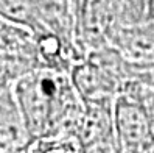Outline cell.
Here are the masks:
<instances>
[{"mask_svg": "<svg viewBox=\"0 0 154 153\" xmlns=\"http://www.w3.org/2000/svg\"><path fill=\"white\" fill-rule=\"evenodd\" d=\"M13 94L31 141L55 136L73 138L84 102L69 72L34 69L13 83Z\"/></svg>", "mask_w": 154, "mask_h": 153, "instance_id": "6da1fadb", "label": "cell"}, {"mask_svg": "<svg viewBox=\"0 0 154 153\" xmlns=\"http://www.w3.org/2000/svg\"><path fill=\"white\" fill-rule=\"evenodd\" d=\"M42 67L34 33L0 17V75L8 83Z\"/></svg>", "mask_w": 154, "mask_h": 153, "instance_id": "7a4b0ae2", "label": "cell"}, {"mask_svg": "<svg viewBox=\"0 0 154 153\" xmlns=\"http://www.w3.org/2000/svg\"><path fill=\"white\" fill-rule=\"evenodd\" d=\"M115 136L123 153H154V127L143 102L122 94L114 103Z\"/></svg>", "mask_w": 154, "mask_h": 153, "instance_id": "3957f363", "label": "cell"}, {"mask_svg": "<svg viewBox=\"0 0 154 153\" xmlns=\"http://www.w3.org/2000/svg\"><path fill=\"white\" fill-rule=\"evenodd\" d=\"M107 44L131 62L154 66V19L115 27Z\"/></svg>", "mask_w": 154, "mask_h": 153, "instance_id": "277c9868", "label": "cell"}, {"mask_svg": "<svg viewBox=\"0 0 154 153\" xmlns=\"http://www.w3.org/2000/svg\"><path fill=\"white\" fill-rule=\"evenodd\" d=\"M31 138L13 94V84L0 91V153H25Z\"/></svg>", "mask_w": 154, "mask_h": 153, "instance_id": "5b68a950", "label": "cell"}, {"mask_svg": "<svg viewBox=\"0 0 154 153\" xmlns=\"http://www.w3.org/2000/svg\"><path fill=\"white\" fill-rule=\"evenodd\" d=\"M33 3L36 6L41 22L48 30L76 44L72 0H33Z\"/></svg>", "mask_w": 154, "mask_h": 153, "instance_id": "8992f818", "label": "cell"}, {"mask_svg": "<svg viewBox=\"0 0 154 153\" xmlns=\"http://www.w3.org/2000/svg\"><path fill=\"white\" fill-rule=\"evenodd\" d=\"M0 17L23 25L34 34L48 30L41 22L33 0H0Z\"/></svg>", "mask_w": 154, "mask_h": 153, "instance_id": "52a82bcc", "label": "cell"}, {"mask_svg": "<svg viewBox=\"0 0 154 153\" xmlns=\"http://www.w3.org/2000/svg\"><path fill=\"white\" fill-rule=\"evenodd\" d=\"M25 153H81V150L73 138L55 136L33 139Z\"/></svg>", "mask_w": 154, "mask_h": 153, "instance_id": "ba28073f", "label": "cell"}, {"mask_svg": "<svg viewBox=\"0 0 154 153\" xmlns=\"http://www.w3.org/2000/svg\"><path fill=\"white\" fill-rule=\"evenodd\" d=\"M146 19H154V0H146Z\"/></svg>", "mask_w": 154, "mask_h": 153, "instance_id": "9c48e42d", "label": "cell"}, {"mask_svg": "<svg viewBox=\"0 0 154 153\" xmlns=\"http://www.w3.org/2000/svg\"><path fill=\"white\" fill-rule=\"evenodd\" d=\"M10 84H11V83H8L6 80H5L2 75H0V91H2V89H3L5 86H10Z\"/></svg>", "mask_w": 154, "mask_h": 153, "instance_id": "30bf717a", "label": "cell"}, {"mask_svg": "<svg viewBox=\"0 0 154 153\" xmlns=\"http://www.w3.org/2000/svg\"><path fill=\"white\" fill-rule=\"evenodd\" d=\"M122 153H123V151H122Z\"/></svg>", "mask_w": 154, "mask_h": 153, "instance_id": "8fae6325", "label": "cell"}]
</instances>
